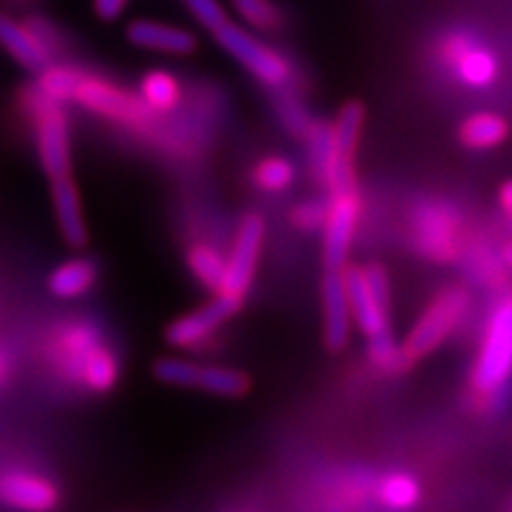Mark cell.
<instances>
[{
  "instance_id": "obj_1",
  "label": "cell",
  "mask_w": 512,
  "mask_h": 512,
  "mask_svg": "<svg viewBox=\"0 0 512 512\" xmlns=\"http://www.w3.org/2000/svg\"><path fill=\"white\" fill-rule=\"evenodd\" d=\"M512 382V292L498 294L484 320L475 366L470 373L472 396L491 394Z\"/></svg>"
},
{
  "instance_id": "obj_2",
  "label": "cell",
  "mask_w": 512,
  "mask_h": 512,
  "mask_svg": "<svg viewBox=\"0 0 512 512\" xmlns=\"http://www.w3.org/2000/svg\"><path fill=\"white\" fill-rule=\"evenodd\" d=\"M413 247L432 264H453L463 256V214L446 197H422L411 211Z\"/></svg>"
},
{
  "instance_id": "obj_3",
  "label": "cell",
  "mask_w": 512,
  "mask_h": 512,
  "mask_svg": "<svg viewBox=\"0 0 512 512\" xmlns=\"http://www.w3.org/2000/svg\"><path fill=\"white\" fill-rule=\"evenodd\" d=\"M472 309V294L465 287H446L437 297L427 304V309L420 313L413 328L408 330L403 339V349H406L411 363L422 361L437 351L448 337L460 328V323L467 318Z\"/></svg>"
},
{
  "instance_id": "obj_4",
  "label": "cell",
  "mask_w": 512,
  "mask_h": 512,
  "mask_svg": "<svg viewBox=\"0 0 512 512\" xmlns=\"http://www.w3.org/2000/svg\"><path fill=\"white\" fill-rule=\"evenodd\" d=\"M439 64L470 91L491 88L498 79V57L489 46H484L475 34L456 29L446 34L437 46Z\"/></svg>"
},
{
  "instance_id": "obj_5",
  "label": "cell",
  "mask_w": 512,
  "mask_h": 512,
  "mask_svg": "<svg viewBox=\"0 0 512 512\" xmlns=\"http://www.w3.org/2000/svg\"><path fill=\"white\" fill-rule=\"evenodd\" d=\"M29 114L34 121L36 150L43 171L50 178L69 176L72 171V136H69V117L64 102L50 100L38 91L29 100Z\"/></svg>"
},
{
  "instance_id": "obj_6",
  "label": "cell",
  "mask_w": 512,
  "mask_h": 512,
  "mask_svg": "<svg viewBox=\"0 0 512 512\" xmlns=\"http://www.w3.org/2000/svg\"><path fill=\"white\" fill-rule=\"evenodd\" d=\"M219 46L226 50L228 55H233L256 81H261L264 86L280 88L290 81V62L285 60L278 50H273L266 43H261L259 38L249 34L238 24L226 22L214 31Z\"/></svg>"
},
{
  "instance_id": "obj_7",
  "label": "cell",
  "mask_w": 512,
  "mask_h": 512,
  "mask_svg": "<svg viewBox=\"0 0 512 512\" xmlns=\"http://www.w3.org/2000/svg\"><path fill=\"white\" fill-rule=\"evenodd\" d=\"M159 382L183 389H202L216 396H242L249 392V377L242 370L223 366H200L185 358H159L155 363Z\"/></svg>"
},
{
  "instance_id": "obj_8",
  "label": "cell",
  "mask_w": 512,
  "mask_h": 512,
  "mask_svg": "<svg viewBox=\"0 0 512 512\" xmlns=\"http://www.w3.org/2000/svg\"><path fill=\"white\" fill-rule=\"evenodd\" d=\"M328 202V221L323 228V264L325 268H344L361 221V190L358 185L332 190L328 192Z\"/></svg>"
},
{
  "instance_id": "obj_9",
  "label": "cell",
  "mask_w": 512,
  "mask_h": 512,
  "mask_svg": "<svg viewBox=\"0 0 512 512\" xmlns=\"http://www.w3.org/2000/svg\"><path fill=\"white\" fill-rule=\"evenodd\" d=\"M266 223L259 214H247L240 221L238 233L233 238V247L226 254V275H223L221 294L245 299L249 287L254 283L256 268H259L261 249H264Z\"/></svg>"
},
{
  "instance_id": "obj_10",
  "label": "cell",
  "mask_w": 512,
  "mask_h": 512,
  "mask_svg": "<svg viewBox=\"0 0 512 512\" xmlns=\"http://www.w3.org/2000/svg\"><path fill=\"white\" fill-rule=\"evenodd\" d=\"M74 102H79L81 107L98 114V117L117 121V124L124 126H145L155 114L145 105L143 98L121 91L119 86H112V83L102 81L98 76H83Z\"/></svg>"
},
{
  "instance_id": "obj_11",
  "label": "cell",
  "mask_w": 512,
  "mask_h": 512,
  "mask_svg": "<svg viewBox=\"0 0 512 512\" xmlns=\"http://www.w3.org/2000/svg\"><path fill=\"white\" fill-rule=\"evenodd\" d=\"M242 309V299L230 297V294L216 292L209 304L202 309L185 313V316L176 318L174 323L166 328V339L171 347L176 349H197L204 347L211 337L219 332L223 323H228Z\"/></svg>"
},
{
  "instance_id": "obj_12",
  "label": "cell",
  "mask_w": 512,
  "mask_h": 512,
  "mask_svg": "<svg viewBox=\"0 0 512 512\" xmlns=\"http://www.w3.org/2000/svg\"><path fill=\"white\" fill-rule=\"evenodd\" d=\"M0 501L19 512H53L60 503V494L48 477L10 467L0 472Z\"/></svg>"
},
{
  "instance_id": "obj_13",
  "label": "cell",
  "mask_w": 512,
  "mask_h": 512,
  "mask_svg": "<svg viewBox=\"0 0 512 512\" xmlns=\"http://www.w3.org/2000/svg\"><path fill=\"white\" fill-rule=\"evenodd\" d=\"M323 299V339L330 351H342L349 344L354 316H351L349 292L344 283V268H328L320 285Z\"/></svg>"
},
{
  "instance_id": "obj_14",
  "label": "cell",
  "mask_w": 512,
  "mask_h": 512,
  "mask_svg": "<svg viewBox=\"0 0 512 512\" xmlns=\"http://www.w3.org/2000/svg\"><path fill=\"white\" fill-rule=\"evenodd\" d=\"M105 344L100 328L95 323H86V320H74V323L62 325L57 328L53 337V363L60 370L62 377L76 382L79 370L86 358L93 354L95 349Z\"/></svg>"
},
{
  "instance_id": "obj_15",
  "label": "cell",
  "mask_w": 512,
  "mask_h": 512,
  "mask_svg": "<svg viewBox=\"0 0 512 512\" xmlns=\"http://www.w3.org/2000/svg\"><path fill=\"white\" fill-rule=\"evenodd\" d=\"M344 283H347L354 325L366 335V339L392 330L389 309L370 290L366 275H363V266H344Z\"/></svg>"
},
{
  "instance_id": "obj_16",
  "label": "cell",
  "mask_w": 512,
  "mask_h": 512,
  "mask_svg": "<svg viewBox=\"0 0 512 512\" xmlns=\"http://www.w3.org/2000/svg\"><path fill=\"white\" fill-rule=\"evenodd\" d=\"M0 46L31 72H43L53 60L48 43L43 41L41 34L15 22L8 15H0Z\"/></svg>"
},
{
  "instance_id": "obj_17",
  "label": "cell",
  "mask_w": 512,
  "mask_h": 512,
  "mask_svg": "<svg viewBox=\"0 0 512 512\" xmlns=\"http://www.w3.org/2000/svg\"><path fill=\"white\" fill-rule=\"evenodd\" d=\"M53 209L57 228H60L62 238L69 242L72 247H83L88 242V226L86 216H83L81 197L79 190H76V183L72 176H60L53 178Z\"/></svg>"
},
{
  "instance_id": "obj_18",
  "label": "cell",
  "mask_w": 512,
  "mask_h": 512,
  "mask_svg": "<svg viewBox=\"0 0 512 512\" xmlns=\"http://www.w3.org/2000/svg\"><path fill=\"white\" fill-rule=\"evenodd\" d=\"M126 38L138 48L169 55H190L197 48L195 36L190 31L162 22H150V19H138V22L128 24Z\"/></svg>"
},
{
  "instance_id": "obj_19",
  "label": "cell",
  "mask_w": 512,
  "mask_h": 512,
  "mask_svg": "<svg viewBox=\"0 0 512 512\" xmlns=\"http://www.w3.org/2000/svg\"><path fill=\"white\" fill-rule=\"evenodd\" d=\"M510 138L508 119L498 112L470 114L458 128V140L472 152H489L501 147Z\"/></svg>"
},
{
  "instance_id": "obj_20",
  "label": "cell",
  "mask_w": 512,
  "mask_h": 512,
  "mask_svg": "<svg viewBox=\"0 0 512 512\" xmlns=\"http://www.w3.org/2000/svg\"><path fill=\"white\" fill-rule=\"evenodd\" d=\"M95 280H98V266L86 256H74L50 273L48 287L60 299H79L93 290Z\"/></svg>"
},
{
  "instance_id": "obj_21",
  "label": "cell",
  "mask_w": 512,
  "mask_h": 512,
  "mask_svg": "<svg viewBox=\"0 0 512 512\" xmlns=\"http://www.w3.org/2000/svg\"><path fill=\"white\" fill-rule=\"evenodd\" d=\"M460 259L465 261V273L470 275V280L475 285L501 290V287L508 283L510 268L505 266L503 254H496L489 245L477 242V245L465 247Z\"/></svg>"
},
{
  "instance_id": "obj_22",
  "label": "cell",
  "mask_w": 512,
  "mask_h": 512,
  "mask_svg": "<svg viewBox=\"0 0 512 512\" xmlns=\"http://www.w3.org/2000/svg\"><path fill=\"white\" fill-rule=\"evenodd\" d=\"M363 121H366V110L361 102L351 100L342 110L337 112L332 121V140H335L337 162H356L358 145H361Z\"/></svg>"
},
{
  "instance_id": "obj_23",
  "label": "cell",
  "mask_w": 512,
  "mask_h": 512,
  "mask_svg": "<svg viewBox=\"0 0 512 512\" xmlns=\"http://www.w3.org/2000/svg\"><path fill=\"white\" fill-rule=\"evenodd\" d=\"M119 380V361L114 356V351L102 344L93 351L91 356L86 358L79 370V377H76V384H81L88 392H110V389Z\"/></svg>"
},
{
  "instance_id": "obj_24",
  "label": "cell",
  "mask_w": 512,
  "mask_h": 512,
  "mask_svg": "<svg viewBox=\"0 0 512 512\" xmlns=\"http://www.w3.org/2000/svg\"><path fill=\"white\" fill-rule=\"evenodd\" d=\"M306 147H309V164L316 181L323 185L328 183V178L335 169L337 155H335V140H332V124L325 121H311L309 131L304 133Z\"/></svg>"
},
{
  "instance_id": "obj_25",
  "label": "cell",
  "mask_w": 512,
  "mask_h": 512,
  "mask_svg": "<svg viewBox=\"0 0 512 512\" xmlns=\"http://www.w3.org/2000/svg\"><path fill=\"white\" fill-rule=\"evenodd\" d=\"M188 266L192 275L211 292H219L226 275V254L209 242H197L188 249Z\"/></svg>"
},
{
  "instance_id": "obj_26",
  "label": "cell",
  "mask_w": 512,
  "mask_h": 512,
  "mask_svg": "<svg viewBox=\"0 0 512 512\" xmlns=\"http://www.w3.org/2000/svg\"><path fill=\"white\" fill-rule=\"evenodd\" d=\"M368 358L384 375H401L413 366L406 349H403V342H396L392 330L368 339Z\"/></svg>"
},
{
  "instance_id": "obj_27",
  "label": "cell",
  "mask_w": 512,
  "mask_h": 512,
  "mask_svg": "<svg viewBox=\"0 0 512 512\" xmlns=\"http://www.w3.org/2000/svg\"><path fill=\"white\" fill-rule=\"evenodd\" d=\"M377 496L384 508L394 512L413 510L420 501V484L418 479L408 472H392L377 486Z\"/></svg>"
},
{
  "instance_id": "obj_28",
  "label": "cell",
  "mask_w": 512,
  "mask_h": 512,
  "mask_svg": "<svg viewBox=\"0 0 512 512\" xmlns=\"http://www.w3.org/2000/svg\"><path fill=\"white\" fill-rule=\"evenodd\" d=\"M140 98L152 112H171L181 102V86L169 72H150L140 81Z\"/></svg>"
},
{
  "instance_id": "obj_29",
  "label": "cell",
  "mask_w": 512,
  "mask_h": 512,
  "mask_svg": "<svg viewBox=\"0 0 512 512\" xmlns=\"http://www.w3.org/2000/svg\"><path fill=\"white\" fill-rule=\"evenodd\" d=\"M297 178V166H294L287 157H264L259 164L252 169V183L261 192H268V195H278L290 188Z\"/></svg>"
},
{
  "instance_id": "obj_30",
  "label": "cell",
  "mask_w": 512,
  "mask_h": 512,
  "mask_svg": "<svg viewBox=\"0 0 512 512\" xmlns=\"http://www.w3.org/2000/svg\"><path fill=\"white\" fill-rule=\"evenodd\" d=\"M83 72L74 67H46L41 72V81H38V91L48 95L50 100L57 102H74L76 91H79Z\"/></svg>"
},
{
  "instance_id": "obj_31",
  "label": "cell",
  "mask_w": 512,
  "mask_h": 512,
  "mask_svg": "<svg viewBox=\"0 0 512 512\" xmlns=\"http://www.w3.org/2000/svg\"><path fill=\"white\" fill-rule=\"evenodd\" d=\"M233 8L256 31H278L285 22L273 0H233Z\"/></svg>"
},
{
  "instance_id": "obj_32",
  "label": "cell",
  "mask_w": 512,
  "mask_h": 512,
  "mask_svg": "<svg viewBox=\"0 0 512 512\" xmlns=\"http://www.w3.org/2000/svg\"><path fill=\"white\" fill-rule=\"evenodd\" d=\"M328 209L330 202L328 197H309V200L299 202L297 207L292 209V223L294 228L304 230V233H323L325 221H328Z\"/></svg>"
},
{
  "instance_id": "obj_33",
  "label": "cell",
  "mask_w": 512,
  "mask_h": 512,
  "mask_svg": "<svg viewBox=\"0 0 512 512\" xmlns=\"http://www.w3.org/2000/svg\"><path fill=\"white\" fill-rule=\"evenodd\" d=\"M183 3L185 8L192 12V17H195L202 27H207L211 31H216L221 24L228 22L219 0H183Z\"/></svg>"
},
{
  "instance_id": "obj_34",
  "label": "cell",
  "mask_w": 512,
  "mask_h": 512,
  "mask_svg": "<svg viewBox=\"0 0 512 512\" xmlns=\"http://www.w3.org/2000/svg\"><path fill=\"white\" fill-rule=\"evenodd\" d=\"M278 114H280V121H283V124L290 128L294 136H304V133L309 131V126L313 121V119L306 117V110H304L302 102L294 100V98L280 100Z\"/></svg>"
},
{
  "instance_id": "obj_35",
  "label": "cell",
  "mask_w": 512,
  "mask_h": 512,
  "mask_svg": "<svg viewBox=\"0 0 512 512\" xmlns=\"http://www.w3.org/2000/svg\"><path fill=\"white\" fill-rule=\"evenodd\" d=\"M363 275H366L370 290H373L375 297L389 309V304H392V285H389V275L382 268V264L363 266Z\"/></svg>"
},
{
  "instance_id": "obj_36",
  "label": "cell",
  "mask_w": 512,
  "mask_h": 512,
  "mask_svg": "<svg viewBox=\"0 0 512 512\" xmlns=\"http://www.w3.org/2000/svg\"><path fill=\"white\" fill-rule=\"evenodd\" d=\"M128 3H131V0H93V10L95 15L105 19V22H114V19L124 15Z\"/></svg>"
},
{
  "instance_id": "obj_37",
  "label": "cell",
  "mask_w": 512,
  "mask_h": 512,
  "mask_svg": "<svg viewBox=\"0 0 512 512\" xmlns=\"http://www.w3.org/2000/svg\"><path fill=\"white\" fill-rule=\"evenodd\" d=\"M498 207H501L505 219L512 223V181H505L498 188Z\"/></svg>"
},
{
  "instance_id": "obj_38",
  "label": "cell",
  "mask_w": 512,
  "mask_h": 512,
  "mask_svg": "<svg viewBox=\"0 0 512 512\" xmlns=\"http://www.w3.org/2000/svg\"><path fill=\"white\" fill-rule=\"evenodd\" d=\"M8 375H10V361L8 356L3 354V349H0V384L8 380Z\"/></svg>"
},
{
  "instance_id": "obj_39",
  "label": "cell",
  "mask_w": 512,
  "mask_h": 512,
  "mask_svg": "<svg viewBox=\"0 0 512 512\" xmlns=\"http://www.w3.org/2000/svg\"><path fill=\"white\" fill-rule=\"evenodd\" d=\"M501 254H503V261H505V266H508L510 271H512V240L508 242V245H505V247L501 249Z\"/></svg>"
}]
</instances>
